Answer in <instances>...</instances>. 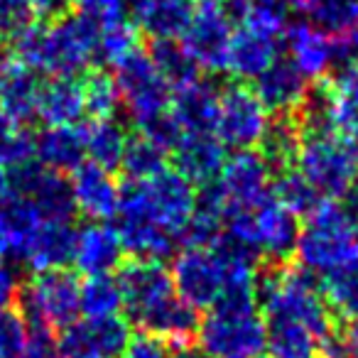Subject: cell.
<instances>
[{
    "label": "cell",
    "mask_w": 358,
    "mask_h": 358,
    "mask_svg": "<svg viewBox=\"0 0 358 358\" xmlns=\"http://www.w3.org/2000/svg\"><path fill=\"white\" fill-rule=\"evenodd\" d=\"M258 304L270 358H322L334 351V312L302 268H278L258 278Z\"/></svg>",
    "instance_id": "obj_1"
},
{
    "label": "cell",
    "mask_w": 358,
    "mask_h": 358,
    "mask_svg": "<svg viewBox=\"0 0 358 358\" xmlns=\"http://www.w3.org/2000/svg\"><path fill=\"white\" fill-rule=\"evenodd\" d=\"M99 30L94 20L71 13L52 25L35 22L10 45L20 64L52 79H79L96 62Z\"/></svg>",
    "instance_id": "obj_2"
},
{
    "label": "cell",
    "mask_w": 358,
    "mask_h": 358,
    "mask_svg": "<svg viewBox=\"0 0 358 358\" xmlns=\"http://www.w3.org/2000/svg\"><path fill=\"white\" fill-rule=\"evenodd\" d=\"M199 346L209 358H258L265 351V324L258 282H229L199 324Z\"/></svg>",
    "instance_id": "obj_3"
},
{
    "label": "cell",
    "mask_w": 358,
    "mask_h": 358,
    "mask_svg": "<svg viewBox=\"0 0 358 358\" xmlns=\"http://www.w3.org/2000/svg\"><path fill=\"white\" fill-rule=\"evenodd\" d=\"M297 268L324 282L358 265V221L341 201H319L299 229Z\"/></svg>",
    "instance_id": "obj_4"
},
{
    "label": "cell",
    "mask_w": 358,
    "mask_h": 358,
    "mask_svg": "<svg viewBox=\"0 0 358 358\" xmlns=\"http://www.w3.org/2000/svg\"><path fill=\"white\" fill-rule=\"evenodd\" d=\"M196 206V187L177 169H164L148 182L120 185V206L115 219H145L174 234L182 245V234L189 226Z\"/></svg>",
    "instance_id": "obj_5"
},
{
    "label": "cell",
    "mask_w": 358,
    "mask_h": 358,
    "mask_svg": "<svg viewBox=\"0 0 358 358\" xmlns=\"http://www.w3.org/2000/svg\"><path fill=\"white\" fill-rule=\"evenodd\" d=\"M294 169L307 179L319 199L341 201L353 194L358 182V162L348 145L324 125L314 123L299 135Z\"/></svg>",
    "instance_id": "obj_6"
},
{
    "label": "cell",
    "mask_w": 358,
    "mask_h": 358,
    "mask_svg": "<svg viewBox=\"0 0 358 358\" xmlns=\"http://www.w3.org/2000/svg\"><path fill=\"white\" fill-rule=\"evenodd\" d=\"M20 314L35 331H62L81 314V282L69 270L37 273L20 289Z\"/></svg>",
    "instance_id": "obj_7"
},
{
    "label": "cell",
    "mask_w": 358,
    "mask_h": 358,
    "mask_svg": "<svg viewBox=\"0 0 358 358\" xmlns=\"http://www.w3.org/2000/svg\"><path fill=\"white\" fill-rule=\"evenodd\" d=\"M113 69V79L118 84L120 101H123L135 128H140L148 120L157 118V115L167 113L172 108V89L157 74L148 52H135V55H130L128 59H123Z\"/></svg>",
    "instance_id": "obj_8"
},
{
    "label": "cell",
    "mask_w": 358,
    "mask_h": 358,
    "mask_svg": "<svg viewBox=\"0 0 358 358\" xmlns=\"http://www.w3.org/2000/svg\"><path fill=\"white\" fill-rule=\"evenodd\" d=\"M123 292V309L128 324L133 322L145 329L164 307L177 297L172 275L164 268V263H150V260H130L123 263L115 275Z\"/></svg>",
    "instance_id": "obj_9"
},
{
    "label": "cell",
    "mask_w": 358,
    "mask_h": 358,
    "mask_svg": "<svg viewBox=\"0 0 358 358\" xmlns=\"http://www.w3.org/2000/svg\"><path fill=\"white\" fill-rule=\"evenodd\" d=\"M234 30L236 25L226 13L224 3L196 0L192 20L179 37V45L185 47L199 71L219 74V71H226V57H229Z\"/></svg>",
    "instance_id": "obj_10"
},
{
    "label": "cell",
    "mask_w": 358,
    "mask_h": 358,
    "mask_svg": "<svg viewBox=\"0 0 358 358\" xmlns=\"http://www.w3.org/2000/svg\"><path fill=\"white\" fill-rule=\"evenodd\" d=\"M270 123H273V118L253 89L243 84H231L221 91L214 135L224 143V148H258L268 133Z\"/></svg>",
    "instance_id": "obj_11"
},
{
    "label": "cell",
    "mask_w": 358,
    "mask_h": 358,
    "mask_svg": "<svg viewBox=\"0 0 358 358\" xmlns=\"http://www.w3.org/2000/svg\"><path fill=\"white\" fill-rule=\"evenodd\" d=\"M172 282L189 307L211 309L226 285V268L214 248H182L172 260Z\"/></svg>",
    "instance_id": "obj_12"
},
{
    "label": "cell",
    "mask_w": 358,
    "mask_h": 358,
    "mask_svg": "<svg viewBox=\"0 0 358 358\" xmlns=\"http://www.w3.org/2000/svg\"><path fill=\"white\" fill-rule=\"evenodd\" d=\"M312 120L336 133L358 162V62L343 64L327 81Z\"/></svg>",
    "instance_id": "obj_13"
},
{
    "label": "cell",
    "mask_w": 358,
    "mask_h": 358,
    "mask_svg": "<svg viewBox=\"0 0 358 358\" xmlns=\"http://www.w3.org/2000/svg\"><path fill=\"white\" fill-rule=\"evenodd\" d=\"M55 341L62 358H123L130 343V324L123 317L76 319Z\"/></svg>",
    "instance_id": "obj_14"
},
{
    "label": "cell",
    "mask_w": 358,
    "mask_h": 358,
    "mask_svg": "<svg viewBox=\"0 0 358 358\" xmlns=\"http://www.w3.org/2000/svg\"><path fill=\"white\" fill-rule=\"evenodd\" d=\"M216 185L226 196V209H253L273 194V167L258 150H236L226 157Z\"/></svg>",
    "instance_id": "obj_15"
},
{
    "label": "cell",
    "mask_w": 358,
    "mask_h": 358,
    "mask_svg": "<svg viewBox=\"0 0 358 358\" xmlns=\"http://www.w3.org/2000/svg\"><path fill=\"white\" fill-rule=\"evenodd\" d=\"M13 194L27 199L45 221H71L76 214L71 199L69 179L52 169L42 167L40 162H30L25 167L10 172Z\"/></svg>",
    "instance_id": "obj_16"
},
{
    "label": "cell",
    "mask_w": 358,
    "mask_h": 358,
    "mask_svg": "<svg viewBox=\"0 0 358 358\" xmlns=\"http://www.w3.org/2000/svg\"><path fill=\"white\" fill-rule=\"evenodd\" d=\"M282 42L287 50L285 59L307 81L324 79L338 64H343L336 37L309 20L292 22L285 32Z\"/></svg>",
    "instance_id": "obj_17"
},
{
    "label": "cell",
    "mask_w": 358,
    "mask_h": 358,
    "mask_svg": "<svg viewBox=\"0 0 358 358\" xmlns=\"http://www.w3.org/2000/svg\"><path fill=\"white\" fill-rule=\"evenodd\" d=\"M69 189L74 209L94 224H108L110 219L118 216L120 185L115 172H108L86 159L81 167L69 174Z\"/></svg>",
    "instance_id": "obj_18"
},
{
    "label": "cell",
    "mask_w": 358,
    "mask_h": 358,
    "mask_svg": "<svg viewBox=\"0 0 358 358\" xmlns=\"http://www.w3.org/2000/svg\"><path fill=\"white\" fill-rule=\"evenodd\" d=\"M255 243H258L260 258H270L282 263L285 258L294 255V245L299 238L297 216H292L273 194L265 196L260 204L250 209Z\"/></svg>",
    "instance_id": "obj_19"
},
{
    "label": "cell",
    "mask_w": 358,
    "mask_h": 358,
    "mask_svg": "<svg viewBox=\"0 0 358 358\" xmlns=\"http://www.w3.org/2000/svg\"><path fill=\"white\" fill-rule=\"evenodd\" d=\"M123 243L110 224H94L76 229V245H74V268L86 278H101V275H113L123 265Z\"/></svg>",
    "instance_id": "obj_20"
},
{
    "label": "cell",
    "mask_w": 358,
    "mask_h": 358,
    "mask_svg": "<svg viewBox=\"0 0 358 358\" xmlns=\"http://www.w3.org/2000/svg\"><path fill=\"white\" fill-rule=\"evenodd\" d=\"M226 148L214 133H185L172 148V164L194 187L216 182L226 162Z\"/></svg>",
    "instance_id": "obj_21"
},
{
    "label": "cell",
    "mask_w": 358,
    "mask_h": 358,
    "mask_svg": "<svg viewBox=\"0 0 358 358\" xmlns=\"http://www.w3.org/2000/svg\"><path fill=\"white\" fill-rule=\"evenodd\" d=\"M253 91L268 113H278L280 118H289V113L307 106L309 101V81L285 57H280L253 81Z\"/></svg>",
    "instance_id": "obj_22"
},
{
    "label": "cell",
    "mask_w": 358,
    "mask_h": 358,
    "mask_svg": "<svg viewBox=\"0 0 358 358\" xmlns=\"http://www.w3.org/2000/svg\"><path fill=\"white\" fill-rule=\"evenodd\" d=\"M280 42H282L280 37L236 25L229 57H226V71H231L241 81H255L268 66L280 59Z\"/></svg>",
    "instance_id": "obj_23"
},
{
    "label": "cell",
    "mask_w": 358,
    "mask_h": 358,
    "mask_svg": "<svg viewBox=\"0 0 358 358\" xmlns=\"http://www.w3.org/2000/svg\"><path fill=\"white\" fill-rule=\"evenodd\" d=\"M194 6V0H125L128 17L152 40H179Z\"/></svg>",
    "instance_id": "obj_24"
},
{
    "label": "cell",
    "mask_w": 358,
    "mask_h": 358,
    "mask_svg": "<svg viewBox=\"0 0 358 358\" xmlns=\"http://www.w3.org/2000/svg\"><path fill=\"white\" fill-rule=\"evenodd\" d=\"M40 91V74L13 57L0 69V113L17 120V123H27L37 115Z\"/></svg>",
    "instance_id": "obj_25"
},
{
    "label": "cell",
    "mask_w": 358,
    "mask_h": 358,
    "mask_svg": "<svg viewBox=\"0 0 358 358\" xmlns=\"http://www.w3.org/2000/svg\"><path fill=\"white\" fill-rule=\"evenodd\" d=\"M45 224L42 214L22 196L13 194L0 204V258L17 260L25 258L32 238Z\"/></svg>",
    "instance_id": "obj_26"
},
{
    "label": "cell",
    "mask_w": 358,
    "mask_h": 358,
    "mask_svg": "<svg viewBox=\"0 0 358 358\" xmlns=\"http://www.w3.org/2000/svg\"><path fill=\"white\" fill-rule=\"evenodd\" d=\"M76 229L71 221H45L32 238L22 263L32 273H52V270H66L74 258Z\"/></svg>",
    "instance_id": "obj_27"
},
{
    "label": "cell",
    "mask_w": 358,
    "mask_h": 358,
    "mask_svg": "<svg viewBox=\"0 0 358 358\" xmlns=\"http://www.w3.org/2000/svg\"><path fill=\"white\" fill-rule=\"evenodd\" d=\"M221 91L206 76L172 94V113L185 133H214Z\"/></svg>",
    "instance_id": "obj_28"
},
{
    "label": "cell",
    "mask_w": 358,
    "mask_h": 358,
    "mask_svg": "<svg viewBox=\"0 0 358 358\" xmlns=\"http://www.w3.org/2000/svg\"><path fill=\"white\" fill-rule=\"evenodd\" d=\"M35 162L57 174L74 172L86 162L84 128L79 125H57L35 135Z\"/></svg>",
    "instance_id": "obj_29"
},
{
    "label": "cell",
    "mask_w": 358,
    "mask_h": 358,
    "mask_svg": "<svg viewBox=\"0 0 358 358\" xmlns=\"http://www.w3.org/2000/svg\"><path fill=\"white\" fill-rule=\"evenodd\" d=\"M120 236V243L133 260H150V263H162L179 253V238L162 226L145 219H118L115 226Z\"/></svg>",
    "instance_id": "obj_30"
},
{
    "label": "cell",
    "mask_w": 358,
    "mask_h": 358,
    "mask_svg": "<svg viewBox=\"0 0 358 358\" xmlns=\"http://www.w3.org/2000/svg\"><path fill=\"white\" fill-rule=\"evenodd\" d=\"M84 115V86L79 79H50L47 84H42L37 118L45 123V128L79 125Z\"/></svg>",
    "instance_id": "obj_31"
},
{
    "label": "cell",
    "mask_w": 358,
    "mask_h": 358,
    "mask_svg": "<svg viewBox=\"0 0 358 358\" xmlns=\"http://www.w3.org/2000/svg\"><path fill=\"white\" fill-rule=\"evenodd\" d=\"M128 130L120 120H91L84 128V143H86V159L99 167L115 172L123 162L125 148H128Z\"/></svg>",
    "instance_id": "obj_32"
},
{
    "label": "cell",
    "mask_w": 358,
    "mask_h": 358,
    "mask_svg": "<svg viewBox=\"0 0 358 358\" xmlns=\"http://www.w3.org/2000/svg\"><path fill=\"white\" fill-rule=\"evenodd\" d=\"M150 62L155 64L157 74L167 81V86L174 91L185 89L192 81L201 79L199 66L192 62V57L179 45V40H152L148 50Z\"/></svg>",
    "instance_id": "obj_33"
},
{
    "label": "cell",
    "mask_w": 358,
    "mask_h": 358,
    "mask_svg": "<svg viewBox=\"0 0 358 358\" xmlns=\"http://www.w3.org/2000/svg\"><path fill=\"white\" fill-rule=\"evenodd\" d=\"M99 45H96V59L101 64L118 66L130 55L140 52V30L130 17H120L115 22L99 25Z\"/></svg>",
    "instance_id": "obj_34"
},
{
    "label": "cell",
    "mask_w": 358,
    "mask_h": 358,
    "mask_svg": "<svg viewBox=\"0 0 358 358\" xmlns=\"http://www.w3.org/2000/svg\"><path fill=\"white\" fill-rule=\"evenodd\" d=\"M167 162H169L167 150H162L152 140L143 138V135H133L128 140L120 169L125 172L128 182H148V179L157 177L159 172H164Z\"/></svg>",
    "instance_id": "obj_35"
},
{
    "label": "cell",
    "mask_w": 358,
    "mask_h": 358,
    "mask_svg": "<svg viewBox=\"0 0 358 358\" xmlns=\"http://www.w3.org/2000/svg\"><path fill=\"white\" fill-rule=\"evenodd\" d=\"M30 162H35V133L0 113V167L15 172Z\"/></svg>",
    "instance_id": "obj_36"
},
{
    "label": "cell",
    "mask_w": 358,
    "mask_h": 358,
    "mask_svg": "<svg viewBox=\"0 0 358 358\" xmlns=\"http://www.w3.org/2000/svg\"><path fill=\"white\" fill-rule=\"evenodd\" d=\"M81 86H84L86 115H91V120L115 118L123 101H120V91L113 74H108L106 69H91L81 81Z\"/></svg>",
    "instance_id": "obj_37"
},
{
    "label": "cell",
    "mask_w": 358,
    "mask_h": 358,
    "mask_svg": "<svg viewBox=\"0 0 358 358\" xmlns=\"http://www.w3.org/2000/svg\"><path fill=\"white\" fill-rule=\"evenodd\" d=\"M123 309V292L113 275L86 278L81 282V314L89 319L118 317Z\"/></svg>",
    "instance_id": "obj_38"
},
{
    "label": "cell",
    "mask_w": 358,
    "mask_h": 358,
    "mask_svg": "<svg viewBox=\"0 0 358 358\" xmlns=\"http://www.w3.org/2000/svg\"><path fill=\"white\" fill-rule=\"evenodd\" d=\"M273 196L292 216H309L319 201H324L297 169H285L278 179H273Z\"/></svg>",
    "instance_id": "obj_39"
},
{
    "label": "cell",
    "mask_w": 358,
    "mask_h": 358,
    "mask_svg": "<svg viewBox=\"0 0 358 358\" xmlns=\"http://www.w3.org/2000/svg\"><path fill=\"white\" fill-rule=\"evenodd\" d=\"M307 20L331 35H358V0H314Z\"/></svg>",
    "instance_id": "obj_40"
},
{
    "label": "cell",
    "mask_w": 358,
    "mask_h": 358,
    "mask_svg": "<svg viewBox=\"0 0 358 358\" xmlns=\"http://www.w3.org/2000/svg\"><path fill=\"white\" fill-rule=\"evenodd\" d=\"M299 128L292 123V118H280L275 123H270L268 133H265L263 143H260V152L270 162V167H287L294 159L299 145Z\"/></svg>",
    "instance_id": "obj_41"
},
{
    "label": "cell",
    "mask_w": 358,
    "mask_h": 358,
    "mask_svg": "<svg viewBox=\"0 0 358 358\" xmlns=\"http://www.w3.org/2000/svg\"><path fill=\"white\" fill-rule=\"evenodd\" d=\"M35 22L32 0H0V45L10 47Z\"/></svg>",
    "instance_id": "obj_42"
},
{
    "label": "cell",
    "mask_w": 358,
    "mask_h": 358,
    "mask_svg": "<svg viewBox=\"0 0 358 358\" xmlns=\"http://www.w3.org/2000/svg\"><path fill=\"white\" fill-rule=\"evenodd\" d=\"M30 341V327L20 309L0 312V358H17Z\"/></svg>",
    "instance_id": "obj_43"
},
{
    "label": "cell",
    "mask_w": 358,
    "mask_h": 358,
    "mask_svg": "<svg viewBox=\"0 0 358 358\" xmlns=\"http://www.w3.org/2000/svg\"><path fill=\"white\" fill-rule=\"evenodd\" d=\"M79 15L94 20L96 25H106V22H115L120 17H128V8L125 0H71Z\"/></svg>",
    "instance_id": "obj_44"
},
{
    "label": "cell",
    "mask_w": 358,
    "mask_h": 358,
    "mask_svg": "<svg viewBox=\"0 0 358 358\" xmlns=\"http://www.w3.org/2000/svg\"><path fill=\"white\" fill-rule=\"evenodd\" d=\"M169 353H172V346L167 341L150 336V334H138V336H130L123 358H169Z\"/></svg>",
    "instance_id": "obj_45"
},
{
    "label": "cell",
    "mask_w": 358,
    "mask_h": 358,
    "mask_svg": "<svg viewBox=\"0 0 358 358\" xmlns=\"http://www.w3.org/2000/svg\"><path fill=\"white\" fill-rule=\"evenodd\" d=\"M20 275H17V268L10 263V260L0 258V312H8L13 309V304L20 299Z\"/></svg>",
    "instance_id": "obj_46"
},
{
    "label": "cell",
    "mask_w": 358,
    "mask_h": 358,
    "mask_svg": "<svg viewBox=\"0 0 358 358\" xmlns=\"http://www.w3.org/2000/svg\"><path fill=\"white\" fill-rule=\"evenodd\" d=\"M17 358H62L59 351H57L55 334L30 329V341H27L25 351H22Z\"/></svg>",
    "instance_id": "obj_47"
},
{
    "label": "cell",
    "mask_w": 358,
    "mask_h": 358,
    "mask_svg": "<svg viewBox=\"0 0 358 358\" xmlns=\"http://www.w3.org/2000/svg\"><path fill=\"white\" fill-rule=\"evenodd\" d=\"M32 13H35L37 22L52 25V22L71 15V0H32Z\"/></svg>",
    "instance_id": "obj_48"
},
{
    "label": "cell",
    "mask_w": 358,
    "mask_h": 358,
    "mask_svg": "<svg viewBox=\"0 0 358 358\" xmlns=\"http://www.w3.org/2000/svg\"><path fill=\"white\" fill-rule=\"evenodd\" d=\"M169 358H209V356L201 351L199 343L189 341V343H177V346H172V353H169Z\"/></svg>",
    "instance_id": "obj_49"
},
{
    "label": "cell",
    "mask_w": 358,
    "mask_h": 358,
    "mask_svg": "<svg viewBox=\"0 0 358 358\" xmlns=\"http://www.w3.org/2000/svg\"><path fill=\"white\" fill-rule=\"evenodd\" d=\"M343 343H346L351 358H358V317H353L351 324H348L346 336H343Z\"/></svg>",
    "instance_id": "obj_50"
},
{
    "label": "cell",
    "mask_w": 358,
    "mask_h": 358,
    "mask_svg": "<svg viewBox=\"0 0 358 358\" xmlns=\"http://www.w3.org/2000/svg\"><path fill=\"white\" fill-rule=\"evenodd\" d=\"M13 196V179L6 167H0V204Z\"/></svg>",
    "instance_id": "obj_51"
},
{
    "label": "cell",
    "mask_w": 358,
    "mask_h": 358,
    "mask_svg": "<svg viewBox=\"0 0 358 358\" xmlns=\"http://www.w3.org/2000/svg\"><path fill=\"white\" fill-rule=\"evenodd\" d=\"M216 3H231V0H216Z\"/></svg>",
    "instance_id": "obj_52"
},
{
    "label": "cell",
    "mask_w": 358,
    "mask_h": 358,
    "mask_svg": "<svg viewBox=\"0 0 358 358\" xmlns=\"http://www.w3.org/2000/svg\"><path fill=\"white\" fill-rule=\"evenodd\" d=\"M356 221H358V214H356Z\"/></svg>",
    "instance_id": "obj_53"
}]
</instances>
